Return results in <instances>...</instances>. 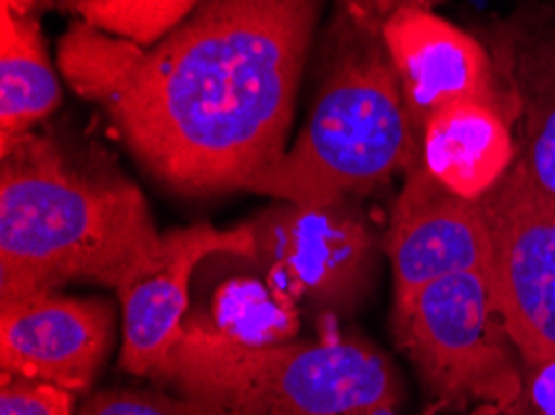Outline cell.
<instances>
[{"label": "cell", "instance_id": "18", "mask_svg": "<svg viewBox=\"0 0 555 415\" xmlns=\"http://www.w3.org/2000/svg\"><path fill=\"white\" fill-rule=\"evenodd\" d=\"M75 395L46 380L3 376L0 415H75Z\"/></svg>", "mask_w": 555, "mask_h": 415}, {"label": "cell", "instance_id": "5", "mask_svg": "<svg viewBox=\"0 0 555 415\" xmlns=\"http://www.w3.org/2000/svg\"><path fill=\"white\" fill-rule=\"evenodd\" d=\"M393 336L446 408L506 415L520 398L524 363L489 271H461L393 299Z\"/></svg>", "mask_w": 555, "mask_h": 415}, {"label": "cell", "instance_id": "10", "mask_svg": "<svg viewBox=\"0 0 555 415\" xmlns=\"http://www.w3.org/2000/svg\"><path fill=\"white\" fill-rule=\"evenodd\" d=\"M382 40L418 140L428 117L466 100H483L506 113L491 50L436 8H403L384 25Z\"/></svg>", "mask_w": 555, "mask_h": 415}, {"label": "cell", "instance_id": "3", "mask_svg": "<svg viewBox=\"0 0 555 415\" xmlns=\"http://www.w3.org/2000/svg\"><path fill=\"white\" fill-rule=\"evenodd\" d=\"M319 85L294 147L247 184L294 205L364 197L406 174L422 150L382 33L336 13Z\"/></svg>", "mask_w": 555, "mask_h": 415}, {"label": "cell", "instance_id": "12", "mask_svg": "<svg viewBox=\"0 0 555 415\" xmlns=\"http://www.w3.org/2000/svg\"><path fill=\"white\" fill-rule=\"evenodd\" d=\"M486 48L516 134V165L555 197V18L531 11L513 15L495 25Z\"/></svg>", "mask_w": 555, "mask_h": 415}, {"label": "cell", "instance_id": "9", "mask_svg": "<svg viewBox=\"0 0 555 415\" xmlns=\"http://www.w3.org/2000/svg\"><path fill=\"white\" fill-rule=\"evenodd\" d=\"M384 251L393 274V299L461 271H491L489 219L481 202L443 190L416 157L393 202Z\"/></svg>", "mask_w": 555, "mask_h": 415}, {"label": "cell", "instance_id": "1", "mask_svg": "<svg viewBox=\"0 0 555 415\" xmlns=\"http://www.w3.org/2000/svg\"><path fill=\"white\" fill-rule=\"evenodd\" d=\"M322 0H205L142 50L105 109L180 192L247 190L280 163Z\"/></svg>", "mask_w": 555, "mask_h": 415}, {"label": "cell", "instance_id": "14", "mask_svg": "<svg viewBox=\"0 0 555 415\" xmlns=\"http://www.w3.org/2000/svg\"><path fill=\"white\" fill-rule=\"evenodd\" d=\"M61 105V82L33 11L0 3V147L33 132Z\"/></svg>", "mask_w": 555, "mask_h": 415}, {"label": "cell", "instance_id": "17", "mask_svg": "<svg viewBox=\"0 0 555 415\" xmlns=\"http://www.w3.org/2000/svg\"><path fill=\"white\" fill-rule=\"evenodd\" d=\"M75 415H224L215 405L163 391H103L90 395Z\"/></svg>", "mask_w": 555, "mask_h": 415}, {"label": "cell", "instance_id": "6", "mask_svg": "<svg viewBox=\"0 0 555 415\" xmlns=\"http://www.w3.org/2000/svg\"><path fill=\"white\" fill-rule=\"evenodd\" d=\"M245 224L255 239L249 259L314 307L351 311L372 291L378 244L357 197L330 205L274 202Z\"/></svg>", "mask_w": 555, "mask_h": 415}, {"label": "cell", "instance_id": "20", "mask_svg": "<svg viewBox=\"0 0 555 415\" xmlns=\"http://www.w3.org/2000/svg\"><path fill=\"white\" fill-rule=\"evenodd\" d=\"M336 13L344 18L361 25V28L382 33L403 8H436L441 0H334Z\"/></svg>", "mask_w": 555, "mask_h": 415}, {"label": "cell", "instance_id": "8", "mask_svg": "<svg viewBox=\"0 0 555 415\" xmlns=\"http://www.w3.org/2000/svg\"><path fill=\"white\" fill-rule=\"evenodd\" d=\"M251 251L255 239L247 224L232 229L190 224L165 232L153 269L117 291L122 309L120 366L134 376L163 380L184 332L197 267L220 254L249 259Z\"/></svg>", "mask_w": 555, "mask_h": 415}, {"label": "cell", "instance_id": "15", "mask_svg": "<svg viewBox=\"0 0 555 415\" xmlns=\"http://www.w3.org/2000/svg\"><path fill=\"white\" fill-rule=\"evenodd\" d=\"M142 50L145 48L107 36V33L78 21L70 25V30L61 40L57 63H61L67 82L82 98L105 107Z\"/></svg>", "mask_w": 555, "mask_h": 415}, {"label": "cell", "instance_id": "21", "mask_svg": "<svg viewBox=\"0 0 555 415\" xmlns=\"http://www.w3.org/2000/svg\"><path fill=\"white\" fill-rule=\"evenodd\" d=\"M0 3H8L13 8H18V11H40V8H48L53 3H61V0H0Z\"/></svg>", "mask_w": 555, "mask_h": 415}, {"label": "cell", "instance_id": "7", "mask_svg": "<svg viewBox=\"0 0 555 415\" xmlns=\"http://www.w3.org/2000/svg\"><path fill=\"white\" fill-rule=\"evenodd\" d=\"M491 229V286L520 359L555 355V197L513 163L481 202Z\"/></svg>", "mask_w": 555, "mask_h": 415}, {"label": "cell", "instance_id": "2", "mask_svg": "<svg viewBox=\"0 0 555 415\" xmlns=\"http://www.w3.org/2000/svg\"><path fill=\"white\" fill-rule=\"evenodd\" d=\"M0 307L75 282L117 294L153 269L163 234L132 182L36 132L0 147Z\"/></svg>", "mask_w": 555, "mask_h": 415}, {"label": "cell", "instance_id": "4", "mask_svg": "<svg viewBox=\"0 0 555 415\" xmlns=\"http://www.w3.org/2000/svg\"><path fill=\"white\" fill-rule=\"evenodd\" d=\"M163 380L224 415H349L403 398L397 368L372 343H249L202 326L184 328Z\"/></svg>", "mask_w": 555, "mask_h": 415}, {"label": "cell", "instance_id": "22", "mask_svg": "<svg viewBox=\"0 0 555 415\" xmlns=\"http://www.w3.org/2000/svg\"><path fill=\"white\" fill-rule=\"evenodd\" d=\"M349 415H401V413H397V408H393V405H382V408L357 411V413H349Z\"/></svg>", "mask_w": 555, "mask_h": 415}, {"label": "cell", "instance_id": "13", "mask_svg": "<svg viewBox=\"0 0 555 415\" xmlns=\"http://www.w3.org/2000/svg\"><path fill=\"white\" fill-rule=\"evenodd\" d=\"M418 159L456 197L483 202L516 163V134L506 113L483 100L443 107L422 130Z\"/></svg>", "mask_w": 555, "mask_h": 415}, {"label": "cell", "instance_id": "11", "mask_svg": "<svg viewBox=\"0 0 555 415\" xmlns=\"http://www.w3.org/2000/svg\"><path fill=\"white\" fill-rule=\"evenodd\" d=\"M115 341V311L105 299L61 291L0 307V366L86 393Z\"/></svg>", "mask_w": 555, "mask_h": 415}, {"label": "cell", "instance_id": "19", "mask_svg": "<svg viewBox=\"0 0 555 415\" xmlns=\"http://www.w3.org/2000/svg\"><path fill=\"white\" fill-rule=\"evenodd\" d=\"M524 388L506 415H555V355L551 359H520Z\"/></svg>", "mask_w": 555, "mask_h": 415}, {"label": "cell", "instance_id": "16", "mask_svg": "<svg viewBox=\"0 0 555 415\" xmlns=\"http://www.w3.org/2000/svg\"><path fill=\"white\" fill-rule=\"evenodd\" d=\"M205 0H61L80 23L138 48H155L195 15Z\"/></svg>", "mask_w": 555, "mask_h": 415}]
</instances>
